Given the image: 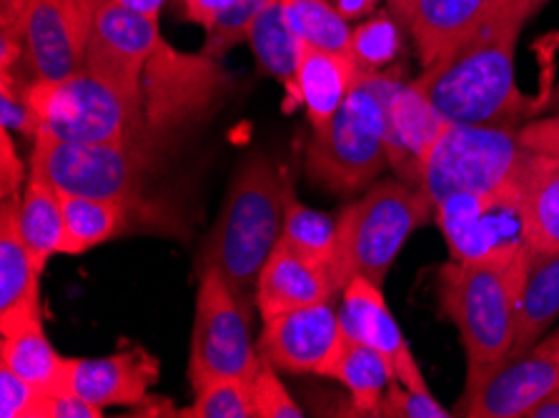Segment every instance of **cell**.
<instances>
[{
  "label": "cell",
  "mask_w": 559,
  "mask_h": 418,
  "mask_svg": "<svg viewBox=\"0 0 559 418\" xmlns=\"http://www.w3.org/2000/svg\"><path fill=\"white\" fill-rule=\"evenodd\" d=\"M530 19V0H497L487 19L414 83L449 123L520 128L530 114L516 85V43Z\"/></svg>",
  "instance_id": "cell-1"
},
{
  "label": "cell",
  "mask_w": 559,
  "mask_h": 418,
  "mask_svg": "<svg viewBox=\"0 0 559 418\" xmlns=\"http://www.w3.org/2000/svg\"><path fill=\"white\" fill-rule=\"evenodd\" d=\"M289 181L274 160L253 153L228 186L222 216L201 255V268H218L239 301L253 306L259 273L282 241Z\"/></svg>",
  "instance_id": "cell-2"
},
{
  "label": "cell",
  "mask_w": 559,
  "mask_h": 418,
  "mask_svg": "<svg viewBox=\"0 0 559 418\" xmlns=\"http://www.w3.org/2000/svg\"><path fill=\"white\" fill-rule=\"evenodd\" d=\"M524 255V253H522ZM522 255L512 261H449L439 268V309L460 331L467 356V394L510 361L516 334Z\"/></svg>",
  "instance_id": "cell-3"
},
{
  "label": "cell",
  "mask_w": 559,
  "mask_h": 418,
  "mask_svg": "<svg viewBox=\"0 0 559 418\" xmlns=\"http://www.w3.org/2000/svg\"><path fill=\"white\" fill-rule=\"evenodd\" d=\"M402 83L392 71H359L342 108L311 135L307 174L313 183L338 195H352L377 181L389 166L386 116Z\"/></svg>",
  "instance_id": "cell-4"
},
{
  "label": "cell",
  "mask_w": 559,
  "mask_h": 418,
  "mask_svg": "<svg viewBox=\"0 0 559 418\" xmlns=\"http://www.w3.org/2000/svg\"><path fill=\"white\" fill-rule=\"evenodd\" d=\"M435 218V203L421 189L389 178L371 183L336 218V253L329 273L342 294L354 276L384 286L389 268L414 230Z\"/></svg>",
  "instance_id": "cell-5"
},
{
  "label": "cell",
  "mask_w": 559,
  "mask_h": 418,
  "mask_svg": "<svg viewBox=\"0 0 559 418\" xmlns=\"http://www.w3.org/2000/svg\"><path fill=\"white\" fill-rule=\"evenodd\" d=\"M36 135L71 143H146L143 98L129 96L88 68L28 85Z\"/></svg>",
  "instance_id": "cell-6"
},
{
  "label": "cell",
  "mask_w": 559,
  "mask_h": 418,
  "mask_svg": "<svg viewBox=\"0 0 559 418\" xmlns=\"http://www.w3.org/2000/svg\"><path fill=\"white\" fill-rule=\"evenodd\" d=\"M527 156L520 128L449 123L429 153L421 191L435 208L452 195L492 193L520 176Z\"/></svg>",
  "instance_id": "cell-7"
},
{
  "label": "cell",
  "mask_w": 559,
  "mask_h": 418,
  "mask_svg": "<svg viewBox=\"0 0 559 418\" xmlns=\"http://www.w3.org/2000/svg\"><path fill=\"white\" fill-rule=\"evenodd\" d=\"M261 366L259 346L249 331V311L231 291L218 268H201L193 334L189 354V381L199 391L214 379L257 377Z\"/></svg>",
  "instance_id": "cell-8"
},
{
  "label": "cell",
  "mask_w": 559,
  "mask_h": 418,
  "mask_svg": "<svg viewBox=\"0 0 559 418\" xmlns=\"http://www.w3.org/2000/svg\"><path fill=\"white\" fill-rule=\"evenodd\" d=\"M151 166V148L139 143H71L36 135L31 174L61 193L111 199L133 206L141 178Z\"/></svg>",
  "instance_id": "cell-9"
},
{
  "label": "cell",
  "mask_w": 559,
  "mask_h": 418,
  "mask_svg": "<svg viewBox=\"0 0 559 418\" xmlns=\"http://www.w3.org/2000/svg\"><path fill=\"white\" fill-rule=\"evenodd\" d=\"M435 220L454 261H512L532 246L520 176L492 193L452 195Z\"/></svg>",
  "instance_id": "cell-10"
},
{
  "label": "cell",
  "mask_w": 559,
  "mask_h": 418,
  "mask_svg": "<svg viewBox=\"0 0 559 418\" xmlns=\"http://www.w3.org/2000/svg\"><path fill=\"white\" fill-rule=\"evenodd\" d=\"M96 11L91 0H31L21 33L25 71L33 81H58L79 71Z\"/></svg>",
  "instance_id": "cell-11"
},
{
  "label": "cell",
  "mask_w": 559,
  "mask_h": 418,
  "mask_svg": "<svg viewBox=\"0 0 559 418\" xmlns=\"http://www.w3.org/2000/svg\"><path fill=\"white\" fill-rule=\"evenodd\" d=\"M344 344L342 315L326 301L264 319L259 354L276 371L332 377Z\"/></svg>",
  "instance_id": "cell-12"
},
{
  "label": "cell",
  "mask_w": 559,
  "mask_h": 418,
  "mask_svg": "<svg viewBox=\"0 0 559 418\" xmlns=\"http://www.w3.org/2000/svg\"><path fill=\"white\" fill-rule=\"evenodd\" d=\"M160 40L158 15H143L116 0H104L93 19L83 68L129 96L143 98V71Z\"/></svg>",
  "instance_id": "cell-13"
},
{
  "label": "cell",
  "mask_w": 559,
  "mask_h": 418,
  "mask_svg": "<svg viewBox=\"0 0 559 418\" xmlns=\"http://www.w3.org/2000/svg\"><path fill=\"white\" fill-rule=\"evenodd\" d=\"M222 71L216 58L186 56L160 40L143 71V116L146 123L164 128L183 114H193L214 98Z\"/></svg>",
  "instance_id": "cell-14"
},
{
  "label": "cell",
  "mask_w": 559,
  "mask_h": 418,
  "mask_svg": "<svg viewBox=\"0 0 559 418\" xmlns=\"http://www.w3.org/2000/svg\"><path fill=\"white\" fill-rule=\"evenodd\" d=\"M559 391V346L542 338L532 351L510 358L474 394L462 414L472 418H527L532 408Z\"/></svg>",
  "instance_id": "cell-15"
},
{
  "label": "cell",
  "mask_w": 559,
  "mask_h": 418,
  "mask_svg": "<svg viewBox=\"0 0 559 418\" xmlns=\"http://www.w3.org/2000/svg\"><path fill=\"white\" fill-rule=\"evenodd\" d=\"M338 315H342L346 336L361 341V344L371 346L386 358L394 381L404 383L412 391L431 394L425 377H421L417 358L409 351V344H406L400 323H396L394 313L389 311L381 286L364 276H354L342 291Z\"/></svg>",
  "instance_id": "cell-16"
},
{
  "label": "cell",
  "mask_w": 559,
  "mask_h": 418,
  "mask_svg": "<svg viewBox=\"0 0 559 418\" xmlns=\"http://www.w3.org/2000/svg\"><path fill=\"white\" fill-rule=\"evenodd\" d=\"M447 126L442 110L431 104L417 83L400 85L386 116V156L400 181L421 189L427 158Z\"/></svg>",
  "instance_id": "cell-17"
},
{
  "label": "cell",
  "mask_w": 559,
  "mask_h": 418,
  "mask_svg": "<svg viewBox=\"0 0 559 418\" xmlns=\"http://www.w3.org/2000/svg\"><path fill=\"white\" fill-rule=\"evenodd\" d=\"M23 199V195H21ZM21 199H8L0 206V334L13 336L40 323V273L21 236Z\"/></svg>",
  "instance_id": "cell-18"
},
{
  "label": "cell",
  "mask_w": 559,
  "mask_h": 418,
  "mask_svg": "<svg viewBox=\"0 0 559 418\" xmlns=\"http://www.w3.org/2000/svg\"><path fill=\"white\" fill-rule=\"evenodd\" d=\"M158 358L131 346L104 358H71V391L100 408L139 406L158 381Z\"/></svg>",
  "instance_id": "cell-19"
},
{
  "label": "cell",
  "mask_w": 559,
  "mask_h": 418,
  "mask_svg": "<svg viewBox=\"0 0 559 418\" xmlns=\"http://www.w3.org/2000/svg\"><path fill=\"white\" fill-rule=\"evenodd\" d=\"M334 294L329 266L311 261L278 241L259 273L253 306L261 319H271V315L304 309V306L326 303L332 301Z\"/></svg>",
  "instance_id": "cell-20"
},
{
  "label": "cell",
  "mask_w": 559,
  "mask_h": 418,
  "mask_svg": "<svg viewBox=\"0 0 559 418\" xmlns=\"http://www.w3.org/2000/svg\"><path fill=\"white\" fill-rule=\"evenodd\" d=\"M495 5L497 0H404L396 15L409 28L427 68L460 46Z\"/></svg>",
  "instance_id": "cell-21"
},
{
  "label": "cell",
  "mask_w": 559,
  "mask_h": 418,
  "mask_svg": "<svg viewBox=\"0 0 559 418\" xmlns=\"http://www.w3.org/2000/svg\"><path fill=\"white\" fill-rule=\"evenodd\" d=\"M559 319V249L530 246L522 255L516 288V334L512 356L535 348Z\"/></svg>",
  "instance_id": "cell-22"
},
{
  "label": "cell",
  "mask_w": 559,
  "mask_h": 418,
  "mask_svg": "<svg viewBox=\"0 0 559 418\" xmlns=\"http://www.w3.org/2000/svg\"><path fill=\"white\" fill-rule=\"evenodd\" d=\"M359 68L349 53L313 48L304 43L299 65V104H304L313 131L324 128L349 96Z\"/></svg>",
  "instance_id": "cell-23"
},
{
  "label": "cell",
  "mask_w": 559,
  "mask_h": 418,
  "mask_svg": "<svg viewBox=\"0 0 559 418\" xmlns=\"http://www.w3.org/2000/svg\"><path fill=\"white\" fill-rule=\"evenodd\" d=\"M259 65L284 85L289 98L299 104V65L304 53V40L292 31L284 13V0L271 3L251 23L249 38Z\"/></svg>",
  "instance_id": "cell-24"
},
{
  "label": "cell",
  "mask_w": 559,
  "mask_h": 418,
  "mask_svg": "<svg viewBox=\"0 0 559 418\" xmlns=\"http://www.w3.org/2000/svg\"><path fill=\"white\" fill-rule=\"evenodd\" d=\"M0 366L46 394L71 389V358L56 351L44 331V321L33 323L13 336H3Z\"/></svg>",
  "instance_id": "cell-25"
},
{
  "label": "cell",
  "mask_w": 559,
  "mask_h": 418,
  "mask_svg": "<svg viewBox=\"0 0 559 418\" xmlns=\"http://www.w3.org/2000/svg\"><path fill=\"white\" fill-rule=\"evenodd\" d=\"M530 243L559 249V153H532L520 170Z\"/></svg>",
  "instance_id": "cell-26"
},
{
  "label": "cell",
  "mask_w": 559,
  "mask_h": 418,
  "mask_svg": "<svg viewBox=\"0 0 559 418\" xmlns=\"http://www.w3.org/2000/svg\"><path fill=\"white\" fill-rule=\"evenodd\" d=\"M19 224L23 241L31 249L33 259L46 268L50 255L63 251V193L56 186H50L46 178L31 174L21 199Z\"/></svg>",
  "instance_id": "cell-27"
},
{
  "label": "cell",
  "mask_w": 559,
  "mask_h": 418,
  "mask_svg": "<svg viewBox=\"0 0 559 418\" xmlns=\"http://www.w3.org/2000/svg\"><path fill=\"white\" fill-rule=\"evenodd\" d=\"M131 206L123 201L91 199V195L63 193L66 238L63 255H81L96 246L121 236L129 224Z\"/></svg>",
  "instance_id": "cell-28"
},
{
  "label": "cell",
  "mask_w": 559,
  "mask_h": 418,
  "mask_svg": "<svg viewBox=\"0 0 559 418\" xmlns=\"http://www.w3.org/2000/svg\"><path fill=\"white\" fill-rule=\"evenodd\" d=\"M344 383L352 394V414L349 416H379L381 401L394 381L386 358L374 348L346 336L344 351L338 356L332 377Z\"/></svg>",
  "instance_id": "cell-29"
},
{
  "label": "cell",
  "mask_w": 559,
  "mask_h": 418,
  "mask_svg": "<svg viewBox=\"0 0 559 418\" xmlns=\"http://www.w3.org/2000/svg\"><path fill=\"white\" fill-rule=\"evenodd\" d=\"M282 243L289 246L296 253L307 255L311 261L332 266L336 253V220L301 203L289 186V191H286Z\"/></svg>",
  "instance_id": "cell-30"
},
{
  "label": "cell",
  "mask_w": 559,
  "mask_h": 418,
  "mask_svg": "<svg viewBox=\"0 0 559 418\" xmlns=\"http://www.w3.org/2000/svg\"><path fill=\"white\" fill-rule=\"evenodd\" d=\"M284 13L292 31L307 46L349 53V21L329 0H284Z\"/></svg>",
  "instance_id": "cell-31"
},
{
  "label": "cell",
  "mask_w": 559,
  "mask_h": 418,
  "mask_svg": "<svg viewBox=\"0 0 559 418\" xmlns=\"http://www.w3.org/2000/svg\"><path fill=\"white\" fill-rule=\"evenodd\" d=\"M402 53V28L389 13L369 15L352 31L349 56L361 73L384 71Z\"/></svg>",
  "instance_id": "cell-32"
},
{
  "label": "cell",
  "mask_w": 559,
  "mask_h": 418,
  "mask_svg": "<svg viewBox=\"0 0 559 418\" xmlns=\"http://www.w3.org/2000/svg\"><path fill=\"white\" fill-rule=\"evenodd\" d=\"M176 416L189 418H259L253 406L251 381L214 379L197 391V401Z\"/></svg>",
  "instance_id": "cell-33"
},
{
  "label": "cell",
  "mask_w": 559,
  "mask_h": 418,
  "mask_svg": "<svg viewBox=\"0 0 559 418\" xmlns=\"http://www.w3.org/2000/svg\"><path fill=\"white\" fill-rule=\"evenodd\" d=\"M271 0H236L228 11L206 31V46L203 53L209 58H222L228 48L249 38L251 23L264 11Z\"/></svg>",
  "instance_id": "cell-34"
},
{
  "label": "cell",
  "mask_w": 559,
  "mask_h": 418,
  "mask_svg": "<svg viewBox=\"0 0 559 418\" xmlns=\"http://www.w3.org/2000/svg\"><path fill=\"white\" fill-rule=\"evenodd\" d=\"M253 406H257L259 418H301V406L292 398L289 391L278 379L274 366L261 358L257 377L251 379Z\"/></svg>",
  "instance_id": "cell-35"
},
{
  "label": "cell",
  "mask_w": 559,
  "mask_h": 418,
  "mask_svg": "<svg viewBox=\"0 0 559 418\" xmlns=\"http://www.w3.org/2000/svg\"><path fill=\"white\" fill-rule=\"evenodd\" d=\"M48 394L13 371L0 366V416L3 418H44Z\"/></svg>",
  "instance_id": "cell-36"
},
{
  "label": "cell",
  "mask_w": 559,
  "mask_h": 418,
  "mask_svg": "<svg viewBox=\"0 0 559 418\" xmlns=\"http://www.w3.org/2000/svg\"><path fill=\"white\" fill-rule=\"evenodd\" d=\"M379 416L392 418H449L454 416L449 408H444L431 394H421V391H412L400 381L389 383L384 401H381Z\"/></svg>",
  "instance_id": "cell-37"
},
{
  "label": "cell",
  "mask_w": 559,
  "mask_h": 418,
  "mask_svg": "<svg viewBox=\"0 0 559 418\" xmlns=\"http://www.w3.org/2000/svg\"><path fill=\"white\" fill-rule=\"evenodd\" d=\"M23 164L15 153V143L11 139V131L3 128L0 133V193H3V201L8 199H21V183H23Z\"/></svg>",
  "instance_id": "cell-38"
},
{
  "label": "cell",
  "mask_w": 559,
  "mask_h": 418,
  "mask_svg": "<svg viewBox=\"0 0 559 418\" xmlns=\"http://www.w3.org/2000/svg\"><path fill=\"white\" fill-rule=\"evenodd\" d=\"M44 418H104V408L66 389L58 394H48Z\"/></svg>",
  "instance_id": "cell-39"
},
{
  "label": "cell",
  "mask_w": 559,
  "mask_h": 418,
  "mask_svg": "<svg viewBox=\"0 0 559 418\" xmlns=\"http://www.w3.org/2000/svg\"><path fill=\"white\" fill-rule=\"evenodd\" d=\"M522 141L532 153H559V110L552 116L537 118L530 126H522Z\"/></svg>",
  "instance_id": "cell-40"
},
{
  "label": "cell",
  "mask_w": 559,
  "mask_h": 418,
  "mask_svg": "<svg viewBox=\"0 0 559 418\" xmlns=\"http://www.w3.org/2000/svg\"><path fill=\"white\" fill-rule=\"evenodd\" d=\"M234 3L236 0H183L186 19L203 25V28L209 31Z\"/></svg>",
  "instance_id": "cell-41"
},
{
  "label": "cell",
  "mask_w": 559,
  "mask_h": 418,
  "mask_svg": "<svg viewBox=\"0 0 559 418\" xmlns=\"http://www.w3.org/2000/svg\"><path fill=\"white\" fill-rule=\"evenodd\" d=\"M31 0H0V38H13L23 43V33H21V21L25 8H28Z\"/></svg>",
  "instance_id": "cell-42"
},
{
  "label": "cell",
  "mask_w": 559,
  "mask_h": 418,
  "mask_svg": "<svg viewBox=\"0 0 559 418\" xmlns=\"http://www.w3.org/2000/svg\"><path fill=\"white\" fill-rule=\"evenodd\" d=\"M377 5H379V0H336L338 13H342L346 21L369 19V15L377 11Z\"/></svg>",
  "instance_id": "cell-43"
},
{
  "label": "cell",
  "mask_w": 559,
  "mask_h": 418,
  "mask_svg": "<svg viewBox=\"0 0 559 418\" xmlns=\"http://www.w3.org/2000/svg\"><path fill=\"white\" fill-rule=\"evenodd\" d=\"M527 418H559V391L549 394L545 401H539Z\"/></svg>",
  "instance_id": "cell-44"
},
{
  "label": "cell",
  "mask_w": 559,
  "mask_h": 418,
  "mask_svg": "<svg viewBox=\"0 0 559 418\" xmlns=\"http://www.w3.org/2000/svg\"><path fill=\"white\" fill-rule=\"evenodd\" d=\"M116 3H121L123 8H129V11L143 15H158L160 5H164L166 0H116Z\"/></svg>",
  "instance_id": "cell-45"
},
{
  "label": "cell",
  "mask_w": 559,
  "mask_h": 418,
  "mask_svg": "<svg viewBox=\"0 0 559 418\" xmlns=\"http://www.w3.org/2000/svg\"><path fill=\"white\" fill-rule=\"evenodd\" d=\"M549 110H559V83L555 85V91H552V96H549Z\"/></svg>",
  "instance_id": "cell-46"
},
{
  "label": "cell",
  "mask_w": 559,
  "mask_h": 418,
  "mask_svg": "<svg viewBox=\"0 0 559 418\" xmlns=\"http://www.w3.org/2000/svg\"><path fill=\"white\" fill-rule=\"evenodd\" d=\"M547 3H549V0H530V11H532V15H537Z\"/></svg>",
  "instance_id": "cell-47"
},
{
  "label": "cell",
  "mask_w": 559,
  "mask_h": 418,
  "mask_svg": "<svg viewBox=\"0 0 559 418\" xmlns=\"http://www.w3.org/2000/svg\"><path fill=\"white\" fill-rule=\"evenodd\" d=\"M545 338L549 341V344H555V346H559V326H557V331H552V334H547Z\"/></svg>",
  "instance_id": "cell-48"
},
{
  "label": "cell",
  "mask_w": 559,
  "mask_h": 418,
  "mask_svg": "<svg viewBox=\"0 0 559 418\" xmlns=\"http://www.w3.org/2000/svg\"><path fill=\"white\" fill-rule=\"evenodd\" d=\"M91 3H96V5H100V3H104V0H91Z\"/></svg>",
  "instance_id": "cell-49"
}]
</instances>
